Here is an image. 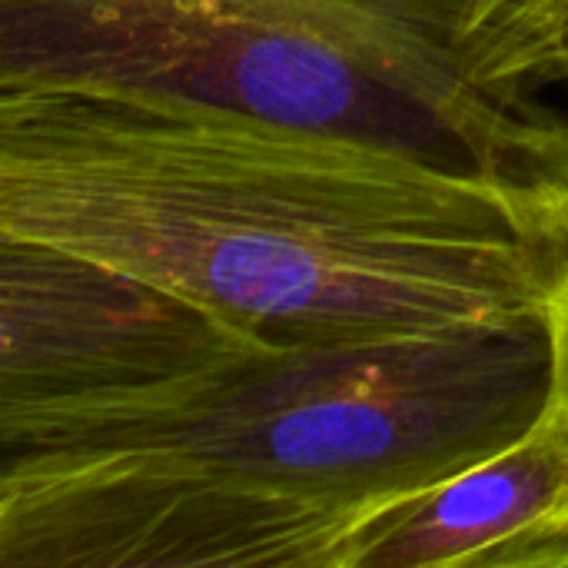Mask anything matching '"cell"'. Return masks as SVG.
I'll return each instance as SVG.
<instances>
[{
	"label": "cell",
	"mask_w": 568,
	"mask_h": 568,
	"mask_svg": "<svg viewBox=\"0 0 568 568\" xmlns=\"http://www.w3.org/2000/svg\"><path fill=\"white\" fill-rule=\"evenodd\" d=\"M549 87H562L568 97V53L559 60V67L552 70V80H549Z\"/></svg>",
	"instance_id": "8"
},
{
	"label": "cell",
	"mask_w": 568,
	"mask_h": 568,
	"mask_svg": "<svg viewBox=\"0 0 568 568\" xmlns=\"http://www.w3.org/2000/svg\"><path fill=\"white\" fill-rule=\"evenodd\" d=\"M549 403V320L266 346L160 399L0 433V568H336L369 513Z\"/></svg>",
	"instance_id": "2"
},
{
	"label": "cell",
	"mask_w": 568,
	"mask_h": 568,
	"mask_svg": "<svg viewBox=\"0 0 568 568\" xmlns=\"http://www.w3.org/2000/svg\"><path fill=\"white\" fill-rule=\"evenodd\" d=\"M0 233L143 276L266 346L549 320L566 246L383 150L83 93H0Z\"/></svg>",
	"instance_id": "1"
},
{
	"label": "cell",
	"mask_w": 568,
	"mask_h": 568,
	"mask_svg": "<svg viewBox=\"0 0 568 568\" xmlns=\"http://www.w3.org/2000/svg\"><path fill=\"white\" fill-rule=\"evenodd\" d=\"M336 568H568V413L369 513Z\"/></svg>",
	"instance_id": "5"
},
{
	"label": "cell",
	"mask_w": 568,
	"mask_h": 568,
	"mask_svg": "<svg viewBox=\"0 0 568 568\" xmlns=\"http://www.w3.org/2000/svg\"><path fill=\"white\" fill-rule=\"evenodd\" d=\"M466 50L489 83L546 93L568 53V0H476Z\"/></svg>",
	"instance_id": "6"
},
{
	"label": "cell",
	"mask_w": 568,
	"mask_h": 568,
	"mask_svg": "<svg viewBox=\"0 0 568 568\" xmlns=\"http://www.w3.org/2000/svg\"><path fill=\"white\" fill-rule=\"evenodd\" d=\"M256 349L143 276L0 233V433L160 399Z\"/></svg>",
	"instance_id": "4"
},
{
	"label": "cell",
	"mask_w": 568,
	"mask_h": 568,
	"mask_svg": "<svg viewBox=\"0 0 568 568\" xmlns=\"http://www.w3.org/2000/svg\"><path fill=\"white\" fill-rule=\"evenodd\" d=\"M549 339H552V396L568 413V243L556 266V286L549 303Z\"/></svg>",
	"instance_id": "7"
},
{
	"label": "cell",
	"mask_w": 568,
	"mask_h": 568,
	"mask_svg": "<svg viewBox=\"0 0 568 568\" xmlns=\"http://www.w3.org/2000/svg\"><path fill=\"white\" fill-rule=\"evenodd\" d=\"M476 0H0V93L236 116L479 183L568 243V106L489 83Z\"/></svg>",
	"instance_id": "3"
}]
</instances>
